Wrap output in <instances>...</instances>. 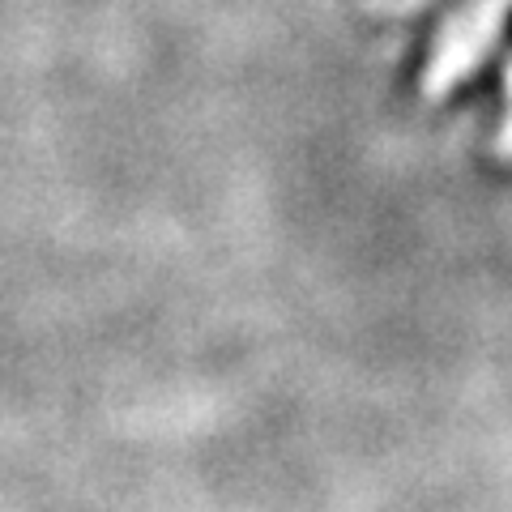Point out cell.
Returning a JSON list of instances; mask_svg holds the SVG:
<instances>
[{
  "label": "cell",
  "mask_w": 512,
  "mask_h": 512,
  "mask_svg": "<svg viewBox=\"0 0 512 512\" xmlns=\"http://www.w3.org/2000/svg\"><path fill=\"white\" fill-rule=\"evenodd\" d=\"M504 43H508V47H512V18H508V35H504Z\"/></svg>",
  "instance_id": "6da1fadb"
}]
</instances>
